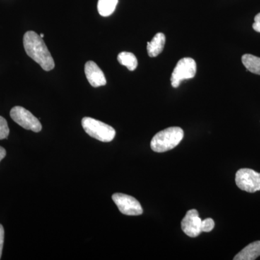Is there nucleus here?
<instances>
[{
  "label": "nucleus",
  "instance_id": "nucleus-1",
  "mask_svg": "<svg viewBox=\"0 0 260 260\" xmlns=\"http://www.w3.org/2000/svg\"><path fill=\"white\" fill-rule=\"evenodd\" d=\"M25 52L45 71L54 69V61L45 43L40 36L34 31L25 32L23 37Z\"/></svg>",
  "mask_w": 260,
  "mask_h": 260
},
{
  "label": "nucleus",
  "instance_id": "nucleus-2",
  "mask_svg": "<svg viewBox=\"0 0 260 260\" xmlns=\"http://www.w3.org/2000/svg\"><path fill=\"white\" fill-rule=\"evenodd\" d=\"M184 138V131L178 126H172L159 132L150 143L154 152L164 153L177 147Z\"/></svg>",
  "mask_w": 260,
  "mask_h": 260
},
{
  "label": "nucleus",
  "instance_id": "nucleus-3",
  "mask_svg": "<svg viewBox=\"0 0 260 260\" xmlns=\"http://www.w3.org/2000/svg\"><path fill=\"white\" fill-rule=\"evenodd\" d=\"M82 126L87 134L99 141L109 143L115 138L116 131L112 126L93 118L84 117Z\"/></svg>",
  "mask_w": 260,
  "mask_h": 260
},
{
  "label": "nucleus",
  "instance_id": "nucleus-4",
  "mask_svg": "<svg viewBox=\"0 0 260 260\" xmlns=\"http://www.w3.org/2000/svg\"><path fill=\"white\" fill-rule=\"evenodd\" d=\"M197 73V64L191 58H183L178 61L175 68L173 70L171 82L172 87L177 88L184 80L194 78Z\"/></svg>",
  "mask_w": 260,
  "mask_h": 260
},
{
  "label": "nucleus",
  "instance_id": "nucleus-5",
  "mask_svg": "<svg viewBox=\"0 0 260 260\" xmlns=\"http://www.w3.org/2000/svg\"><path fill=\"white\" fill-rule=\"evenodd\" d=\"M235 180L238 187L243 191L254 193L260 190V173L252 169H239Z\"/></svg>",
  "mask_w": 260,
  "mask_h": 260
},
{
  "label": "nucleus",
  "instance_id": "nucleus-6",
  "mask_svg": "<svg viewBox=\"0 0 260 260\" xmlns=\"http://www.w3.org/2000/svg\"><path fill=\"white\" fill-rule=\"evenodd\" d=\"M10 116L13 121L24 129L39 133L42 129L40 121L31 113L21 107H15L10 111Z\"/></svg>",
  "mask_w": 260,
  "mask_h": 260
},
{
  "label": "nucleus",
  "instance_id": "nucleus-7",
  "mask_svg": "<svg viewBox=\"0 0 260 260\" xmlns=\"http://www.w3.org/2000/svg\"><path fill=\"white\" fill-rule=\"evenodd\" d=\"M113 201L115 203L121 213L126 215H140L143 213V208L139 202L133 197L122 193L112 195Z\"/></svg>",
  "mask_w": 260,
  "mask_h": 260
},
{
  "label": "nucleus",
  "instance_id": "nucleus-8",
  "mask_svg": "<svg viewBox=\"0 0 260 260\" xmlns=\"http://www.w3.org/2000/svg\"><path fill=\"white\" fill-rule=\"evenodd\" d=\"M201 223L202 220L198 210H190L181 221V229L188 237H197L201 234Z\"/></svg>",
  "mask_w": 260,
  "mask_h": 260
},
{
  "label": "nucleus",
  "instance_id": "nucleus-9",
  "mask_svg": "<svg viewBox=\"0 0 260 260\" xmlns=\"http://www.w3.org/2000/svg\"><path fill=\"white\" fill-rule=\"evenodd\" d=\"M85 73L89 83L94 88L104 86L107 84L105 75L93 61H88L85 65Z\"/></svg>",
  "mask_w": 260,
  "mask_h": 260
},
{
  "label": "nucleus",
  "instance_id": "nucleus-10",
  "mask_svg": "<svg viewBox=\"0 0 260 260\" xmlns=\"http://www.w3.org/2000/svg\"><path fill=\"white\" fill-rule=\"evenodd\" d=\"M166 37L162 32H158L152 39L151 42H148L147 51L150 57L158 56L164 50L165 46Z\"/></svg>",
  "mask_w": 260,
  "mask_h": 260
},
{
  "label": "nucleus",
  "instance_id": "nucleus-11",
  "mask_svg": "<svg viewBox=\"0 0 260 260\" xmlns=\"http://www.w3.org/2000/svg\"><path fill=\"white\" fill-rule=\"evenodd\" d=\"M260 256V241L251 243L234 258V260H254Z\"/></svg>",
  "mask_w": 260,
  "mask_h": 260
},
{
  "label": "nucleus",
  "instance_id": "nucleus-12",
  "mask_svg": "<svg viewBox=\"0 0 260 260\" xmlns=\"http://www.w3.org/2000/svg\"><path fill=\"white\" fill-rule=\"evenodd\" d=\"M243 64L248 71L254 74L260 75V58L252 54H246L242 56Z\"/></svg>",
  "mask_w": 260,
  "mask_h": 260
},
{
  "label": "nucleus",
  "instance_id": "nucleus-13",
  "mask_svg": "<svg viewBox=\"0 0 260 260\" xmlns=\"http://www.w3.org/2000/svg\"><path fill=\"white\" fill-rule=\"evenodd\" d=\"M117 59L121 65L126 67L130 71H134L138 65V59L133 53L126 52V51L119 53Z\"/></svg>",
  "mask_w": 260,
  "mask_h": 260
},
{
  "label": "nucleus",
  "instance_id": "nucleus-14",
  "mask_svg": "<svg viewBox=\"0 0 260 260\" xmlns=\"http://www.w3.org/2000/svg\"><path fill=\"white\" fill-rule=\"evenodd\" d=\"M118 0H99L98 11L104 17H108L114 13L117 5Z\"/></svg>",
  "mask_w": 260,
  "mask_h": 260
},
{
  "label": "nucleus",
  "instance_id": "nucleus-15",
  "mask_svg": "<svg viewBox=\"0 0 260 260\" xmlns=\"http://www.w3.org/2000/svg\"><path fill=\"white\" fill-rule=\"evenodd\" d=\"M10 129L8 127V122L6 119L0 116V140H4L8 138L9 135Z\"/></svg>",
  "mask_w": 260,
  "mask_h": 260
},
{
  "label": "nucleus",
  "instance_id": "nucleus-16",
  "mask_svg": "<svg viewBox=\"0 0 260 260\" xmlns=\"http://www.w3.org/2000/svg\"><path fill=\"white\" fill-rule=\"evenodd\" d=\"M215 227V222L212 218H206L202 220L201 231L202 232H210Z\"/></svg>",
  "mask_w": 260,
  "mask_h": 260
},
{
  "label": "nucleus",
  "instance_id": "nucleus-17",
  "mask_svg": "<svg viewBox=\"0 0 260 260\" xmlns=\"http://www.w3.org/2000/svg\"><path fill=\"white\" fill-rule=\"evenodd\" d=\"M5 231L4 228L0 224V259L3 253V245H4Z\"/></svg>",
  "mask_w": 260,
  "mask_h": 260
},
{
  "label": "nucleus",
  "instance_id": "nucleus-18",
  "mask_svg": "<svg viewBox=\"0 0 260 260\" xmlns=\"http://www.w3.org/2000/svg\"><path fill=\"white\" fill-rule=\"evenodd\" d=\"M252 28L255 31L260 32V13H258L254 18V23L253 24Z\"/></svg>",
  "mask_w": 260,
  "mask_h": 260
},
{
  "label": "nucleus",
  "instance_id": "nucleus-19",
  "mask_svg": "<svg viewBox=\"0 0 260 260\" xmlns=\"http://www.w3.org/2000/svg\"><path fill=\"white\" fill-rule=\"evenodd\" d=\"M6 156V150L3 147L0 146V161Z\"/></svg>",
  "mask_w": 260,
  "mask_h": 260
},
{
  "label": "nucleus",
  "instance_id": "nucleus-20",
  "mask_svg": "<svg viewBox=\"0 0 260 260\" xmlns=\"http://www.w3.org/2000/svg\"><path fill=\"white\" fill-rule=\"evenodd\" d=\"M40 37H42L43 39V38H44V34H41Z\"/></svg>",
  "mask_w": 260,
  "mask_h": 260
}]
</instances>
